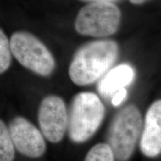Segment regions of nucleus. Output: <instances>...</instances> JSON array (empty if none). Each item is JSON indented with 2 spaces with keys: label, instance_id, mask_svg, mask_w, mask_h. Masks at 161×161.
Masks as SVG:
<instances>
[{
  "label": "nucleus",
  "instance_id": "nucleus-1",
  "mask_svg": "<svg viewBox=\"0 0 161 161\" xmlns=\"http://www.w3.org/2000/svg\"><path fill=\"white\" fill-rule=\"evenodd\" d=\"M119 53V45L114 40H98L84 44L75 52L69 64L70 80L78 86L95 83L113 67Z\"/></svg>",
  "mask_w": 161,
  "mask_h": 161
},
{
  "label": "nucleus",
  "instance_id": "nucleus-2",
  "mask_svg": "<svg viewBox=\"0 0 161 161\" xmlns=\"http://www.w3.org/2000/svg\"><path fill=\"white\" fill-rule=\"evenodd\" d=\"M105 114V108L100 98L91 92L76 94L70 104L68 116V134L70 140L82 143L97 131Z\"/></svg>",
  "mask_w": 161,
  "mask_h": 161
},
{
  "label": "nucleus",
  "instance_id": "nucleus-3",
  "mask_svg": "<svg viewBox=\"0 0 161 161\" xmlns=\"http://www.w3.org/2000/svg\"><path fill=\"white\" fill-rule=\"evenodd\" d=\"M142 128L140 110L134 104L125 106L113 118L108 135V144L119 161H127L135 149Z\"/></svg>",
  "mask_w": 161,
  "mask_h": 161
},
{
  "label": "nucleus",
  "instance_id": "nucleus-4",
  "mask_svg": "<svg viewBox=\"0 0 161 161\" xmlns=\"http://www.w3.org/2000/svg\"><path fill=\"white\" fill-rule=\"evenodd\" d=\"M11 53L22 66L34 73L49 77L55 69L50 50L36 36L28 31H16L10 38Z\"/></svg>",
  "mask_w": 161,
  "mask_h": 161
},
{
  "label": "nucleus",
  "instance_id": "nucleus-5",
  "mask_svg": "<svg viewBox=\"0 0 161 161\" xmlns=\"http://www.w3.org/2000/svg\"><path fill=\"white\" fill-rule=\"evenodd\" d=\"M122 13L112 2H92L78 11L75 29L78 34L94 37H106L116 33Z\"/></svg>",
  "mask_w": 161,
  "mask_h": 161
},
{
  "label": "nucleus",
  "instance_id": "nucleus-6",
  "mask_svg": "<svg viewBox=\"0 0 161 161\" xmlns=\"http://www.w3.org/2000/svg\"><path fill=\"white\" fill-rule=\"evenodd\" d=\"M38 123L44 137L52 143L63 140L68 126L67 110L63 98L49 95L43 98L37 113Z\"/></svg>",
  "mask_w": 161,
  "mask_h": 161
},
{
  "label": "nucleus",
  "instance_id": "nucleus-7",
  "mask_svg": "<svg viewBox=\"0 0 161 161\" xmlns=\"http://www.w3.org/2000/svg\"><path fill=\"white\" fill-rule=\"evenodd\" d=\"M8 130L15 149L28 158H38L46 150V144L41 131L23 116L14 118Z\"/></svg>",
  "mask_w": 161,
  "mask_h": 161
},
{
  "label": "nucleus",
  "instance_id": "nucleus-8",
  "mask_svg": "<svg viewBox=\"0 0 161 161\" xmlns=\"http://www.w3.org/2000/svg\"><path fill=\"white\" fill-rule=\"evenodd\" d=\"M140 148L147 158H156L161 154V99L154 101L147 110Z\"/></svg>",
  "mask_w": 161,
  "mask_h": 161
},
{
  "label": "nucleus",
  "instance_id": "nucleus-9",
  "mask_svg": "<svg viewBox=\"0 0 161 161\" xmlns=\"http://www.w3.org/2000/svg\"><path fill=\"white\" fill-rule=\"evenodd\" d=\"M135 77L134 67L128 64H122L111 68L99 80L98 91L104 98H111L116 91L126 88Z\"/></svg>",
  "mask_w": 161,
  "mask_h": 161
},
{
  "label": "nucleus",
  "instance_id": "nucleus-10",
  "mask_svg": "<svg viewBox=\"0 0 161 161\" xmlns=\"http://www.w3.org/2000/svg\"><path fill=\"white\" fill-rule=\"evenodd\" d=\"M15 148L12 142L8 127L0 119V161H14Z\"/></svg>",
  "mask_w": 161,
  "mask_h": 161
},
{
  "label": "nucleus",
  "instance_id": "nucleus-11",
  "mask_svg": "<svg viewBox=\"0 0 161 161\" xmlns=\"http://www.w3.org/2000/svg\"><path fill=\"white\" fill-rule=\"evenodd\" d=\"M114 154L108 143H98L87 152L84 161H114Z\"/></svg>",
  "mask_w": 161,
  "mask_h": 161
},
{
  "label": "nucleus",
  "instance_id": "nucleus-12",
  "mask_svg": "<svg viewBox=\"0 0 161 161\" xmlns=\"http://www.w3.org/2000/svg\"><path fill=\"white\" fill-rule=\"evenodd\" d=\"M11 50L10 40L0 29V75L9 69L11 64Z\"/></svg>",
  "mask_w": 161,
  "mask_h": 161
},
{
  "label": "nucleus",
  "instance_id": "nucleus-13",
  "mask_svg": "<svg viewBox=\"0 0 161 161\" xmlns=\"http://www.w3.org/2000/svg\"><path fill=\"white\" fill-rule=\"evenodd\" d=\"M127 96H128V91H127L126 88H122L118 90L111 97L112 104L115 107L119 106L125 99Z\"/></svg>",
  "mask_w": 161,
  "mask_h": 161
},
{
  "label": "nucleus",
  "instance_id": "nucleus-14",
  "mask_svg": "<svg viewBox=\"0 0 161 161\" xmlns=\"http://www.w3.org/2000/svg\"><path fill=\"white\" fill-rule=\"evenodd\" d=\"M129 1L134 5H141V4H143L148 0H129Z\"/></svg>",
  "mask_w": 161,
  "mask_h": 161
},
{
  "label": "nucleus",
  "instance_id": "nucleus-15",
  "mask_svg": "<svg viewBox=\"0 0 161 161\" xmlns=\"http://www.w3.org/2000/svg\"><path fill=\"white\" fill-rule=\"evenodd\" d=\"M84 1H89L90 3L92 2H114V1H116V0H84Z\"/></svg>",
  "mask_w": 161,
  "mask_h": 161
}]
</instances>
